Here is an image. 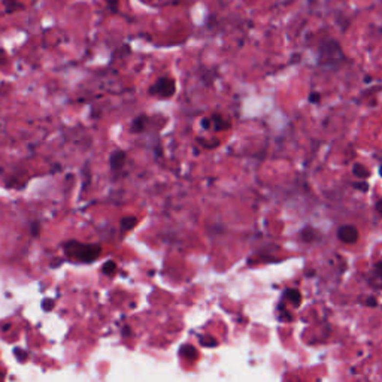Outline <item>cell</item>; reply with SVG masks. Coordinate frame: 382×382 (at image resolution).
<instances>
[{"label":"cell","mask_w":382,"mask_h":382,"mask_svg":"<svg viewBox=\"0 0 382 382\" xmlns=\"http://www.w3.org/2000/svg\"><path fill=\"white\" fill-rule=\"evenodd\" d=\"M319 57L322 58V62L327 60V57H329L330 60H329L327 65H330V66L335 65L336 57L343 58L339 44H337L336 41H333V39H327V41H324V42L321 44V46H319ZM322 62H321V63H322Z\"/></svg>","instance_id":"3957f363"},{"label":"cell","mask_w":382,"mask_h":382,"mask_svg":"<svg viewBox=\"0 0 382 382\" xmlns=\"http://www.w3.org/2000/svg\"><path fill=\"white\" fill-rule=\"evenodd\" d=\"M379 175H381V178H382V166H379Z\"/></svg>","instance_id":"d6986e66"},{"label":"cell","mask_w":382,"mask_h":382,"mask_svg":"<svg viewBox=\"0 0 382 382\" xmlns=\"http://www.w3.org/2000/svg\"><path fill=\"white\" fill-rule=\"evenodd\" d=\"M211 121L214 123V129L215 130H225V129L230 127V123L227 120H224L221 115H214L211 118Z\"/></svg>","instance_id":"52a82bcc"},{"label":"cell","mask_w":382,"mask_h":382,"mask_svg":"<svg viewBox=\"0 0 382 382\" xmlns=\"http://www.w3.org/2000/svg\"><path fill=\"white\" fill-rule=\"evenodd\" d=\"M337 238L345 244H356L359 239V230L354 225H342L337 230Z\"/></svg>","instance_id":"277c9868"},{"label":"cell","mask_w":382,"mask_h":382,"mask_svg":"<svg viewBox=\"0 0 382 382\" xmlns=\"http://www.w3.org/2000/svg\"><path fill=\"white\" fill-rule=\"evenodd\" d=\"M66 251L69 255L81 260V261H93L100 254L99 245H84L78 242H69L66 245Z\"/></svg>","instance_id":"6da1fadb"},{"label":"cell","mask_w":382,"mask_h":382,"mask_svg":"<svg viewBox=\"0 0 382 382\" xmlns=\"http://www.w3.org/2000/svg\"><path fill=\"white\" fill-rule=\"evenodd\" d=\"M135 224H136V218H133V217H130V218H124V220L121 221V227L126 228V230H130Z\"/></svg>","instance_id":"8fae6325"},{"label":"cell","mask_w":382,"mask_h":382,"mask_svg":"<svg viewBox=\"0 0 382 382\" xmlns=\"http://www.w3.org/2000/svg\"><path fill=\"white\" fill-rule=\"evenodd\" d=\"M202 343H211V345H215V340H214V339H209V340L202 339Z\"/></svg>","instance_id":"e0dca14e"},{"label":"cell","mask_w":382,"mask_h":382,"mask_svg":"<svg viewBox=\"0 0 382 382\" xmlns=\"http://www.w3.org/2000/svg\"><path fill=\"white\" fill-rule=\"evenodd\" d=\"M354 187H356L357 190L363 191V193L369 191V184H367V182H354Z\"/></svg>","instance_id":"7c38bea8"},{"label":"cell","mask_w":382,"mask_h":382,"mask_svg":"<svg viewBox=\"0 0 382 382\" xmlns=\"http://www.w3.org/2000/svg\"><path fill=\"white\" fill-rule=\"evenodd\" d=\"M175 88H176V82L173 78H167V76H163V78H158L151 87H150V94L153 96H157V97H161V99H167V97H172L175 94Z\"/></svg>","instance_id":"7a4b0ae2"},{"label":"cell","mask_w":382,"mask_h":382,"mask_svg":"<svg viewBox=\"0 0 382 382\" xmlns=\"http://www.w3.org/2000/svg\"><path fill=\"white\" fill-rule=\"evenodd\" d=\"M375 209L378 211V214H379V215H382V199H379V200L376 202V204H375Z\"/></svg>","instance_id":"9a60e30c"},{"label":"cell","mask_w":382,"mask_h":382,"mask_svg":"<svg viewBox=\"0 0 382 382\" xmlns=\"http://www.w3.org/2000/svg\"><path fill=\"white\" fill-rule=\"evenodd\" d=\"M302 239L303 241H306V242H309V241H312L314 239V236H315V230L314 228H311V227H308V228H305L303 231H302Z\"/></svg>","instance_id":"9c48e42d"},{"label":"cell","mask_w":382,"mask_h":382,"mask_svg":"<svg viewBox=\"0 0 382 382\" xmlns=\"http://www.w3.org/2000/svg\"><path fill=\"white\" fill-rule=\"evenodd\" d=\"M106 2H108V5H109L111 8H115V6H116V2H118V0H106Z\"/></svg>","instance_id":"2e32d148"},{"label":"cell","mask_w":382,"mask_h":382,"mask_svg":"<svg viewBox=\"0 0 382 382\" xmlns=\"http://www.w3.org/2000/svg\"><path fill=\"white\" fill-rule=\"evenodd\" d=\"M126 153L121 150H116L111 154V169L112 172H120L124 167L126 163Z\"/></svg>","instance_id":"5b68a950"},{"label":"cell","mask_w":382,"mask_h":382,"mask_svg":"<svg viewBox=\"0 0 382 382\" xmlns=\"http://www.w3.org/2000/svg\"><path fill=\"white\" fill-rule=\"evenodd\" d=\"M111 269H115V263H113V261H108V263H106V266L103 268V270H105V273H106V275L109 273V270H111Z\"/></svg>","instance_id":"5bb4252c"},{"label":"cell","mask_w":382,"mask_h":382,"mask_svg":"<svg viewBox=\"0 0 382 382\" xmlns=\"http://www.w3.org/2000/svg\"><path fill=\"white\" fill-rule=\"evenodd\" d=\"M145 124H146V116L145 115H140V116H137V118L133 121V124H132V132H137V133H140V132H143L145 130Z\"/></svg>","instance_id":"ba28073f"},{"label":"cell","mask_w":382,"mask_h":382,"mask_svg":"<svg viewBox=\"0 0 382 382\" xmlns=\"http://www.w3.org/2000/svg\"><path fill=\"white\" fill-rule=\"evenodd\" d=\"M352 173H354V176H357V178H360V180H367L370 176L369 169L361 163H357V164L352 166Z\"/></svg>","instance_id":"8992f818"},{"label":"cell","mask_w":382,"mask_h":382,"mask_svg":"<svg viewBox=\"0 0 382 382\" xmlns=\"http://www.w3.org/2000/svg\"><path fill=\"white\" fill-rule=\"evenodd\" d=\"M376 270H378V272L382 275V263H379V264H378V266H376Z\"/></svg>","instance_id":"ac0fdd59"},{"label":"cell","mask_w":382,"mask_h":382,"mask_svg":"<svg viewBox=\"0 0 382 382\" xmlns=\"http://www.w3.org/2000/svg\"><path fill=\"white\" fill-rule=\"evenodd\" d=\"M308 100H309L311 103H318V102L321 100V94H319V93H311V94L308 96Z\"/></svg>","instance_id":"4fadbf2b"},{"label":"cell","mask_w":382,"mask_h":382,"mask_svg":"<svg viewBox=\"0 0 382 382\" xmlns=\"http://www.w3.org/2000/svg\"><path fill=\"white\" fill-rule=\"evenodd\" d=\"M287 296L290 297V300H291L292 303H296V305L300 303V294H299L297 291H294V290H288V291H287Z\"/></svg>","instance_id":"30bf717a"}]
</instances>
